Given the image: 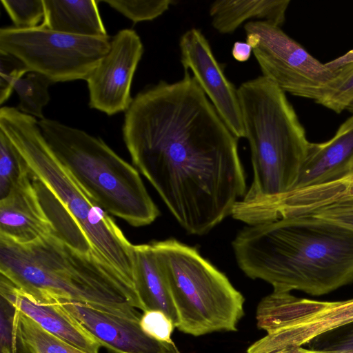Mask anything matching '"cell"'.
I'll list each match as a JSON object with an SVG mask.
<instances>
[{
	"label": "cell",
	"mask_w": 353,
	"mask_h": 353,
	"mask_svg": "<svg viewBox=\"0 0 353 353\" xmlns=\"http://www.w3.org/2000/svg\"><path fill=\"white\" fill-rule=\"evenodd\" d=\"M122 132L134 165L188 233H208L246 194L238 139L188 71L139 92Z\"/></svg>",
	"instance_id": "6da1fadb"
},
{
	"label": "cell",
	"mask_w": 353,
	"mask_h": 353,
	"mask_svg": "<svg viewBox=\"0 0 353 353\" xmlns=\"http://www.w3.org/2000/svg\"><path fill=\"white\" fill-rule=\"evenodd\" d=\"M232 247L241 270L273 292L321 296L353 283V231L319 219L248 225Z\"/></svg>",
	"instance_id": "7a4b0ae2"
},
{
	"label": "cell",
	"mask_w": 353,
	"mask_h": 353,
	"mask_svg": "<svg viewBox=\"0 0 353 353\" xmlns=\"http://www.w3.org/2000/svg\"><path fill=\"white\" fill-rule=\"evenodd\" d=\"M0 275L36 300L66 299L131 317L144 310L131 280L59 232L27 243L0 236Z\"/></svg>",
	"instance_id": "3957f363"
},
{
	"label": "cell",
	"mask_w": 353,
	"mask_h": 353,
	"mask_svg": "<svg viewBox=\"0 0 353 353\" xmlns=\"http://www.w3.org/2000/svg\"><path fill=\"white\" fill-rule=\"evenodd\" d=\"M0 130L10 139L30 174L65 209L97 256L134 283L133 244L57 159L36 118L3 106Z\"/></svg>",
	"instance_id": "277c9868"
},
{
	"label": "cell",
	"mask_w": 353,
	"mask_h": 353,
	"mask_svg": "<svg viewBox=\"0 0 353 353\" xmlns=\"http://www.w3.org/2000/svg\"><path fill=\"white\" fill-rule=\"evenodd\" d=\"M253 182L243 199L269 198L297 182L310 143L285 93L263 76L238 88Z\"/></svg>",
	"instance_id": "5b68a950"
},
{
	"label": "cell",
	"mask_w": 353,
	"mask_h": 353,
	"mask_svg": "<svg viewBox=\"0 0 353 353\" xmlns=\"http://www.w3.org/2000/svg\"><path fill=\"white\" fill-rule=\"evenodd\" d=\"M38 125L57 159L108 214L134 227L157 219L159 211L137 169L101 139L46 118Z\"/></svg>",
	"instance_id": "8992f818"
},
{
	"label": "cell",
	"mask_w": 353,
	"mask_h": 353,
	"mask_svg": "<svg viewBox=\"0 0 353 353\" xmlns=\"http://www.w3.org/2000/svg\"><path fill=\"white\" fill-rule=\"evenodd\" d=\"M177 311V329L199 336L236 331L244 298L196 249L174 239L151 242Z\"/></svg>",
	"instance_id": "52a82bcc"
},
{
	"label": "cell",
	"mask_w": 353,
	"mask_h": 353,
	"mask_svg": "<svg viewBox=\"0 0 353 353\" xmlns=\"http://www.w3.org/2000/svg\"><path fill=\"white\" fill-rule=\"evenodd\" d=\"M111 38L84 37L52 30L41 26L0 29V51L21 61L30 71L53 83L85 80L108 53Z\"/></svg>",
	"instance_id": "ba28073f"
},
{
	"label": "cell",
	"mask_w": 353,
	"mask_h": 353,
	"mask_svg": "<svg viewBox=\"0 0 353 353\" xmlns=\"http://www.w3.org/2000/svg\"><path fill=\"white\" fill-rule=\"evenodd\" d=\"M256 319L257 327L267 334L251 345L247 353L303 346L353 323V299L322 301L273 292L259 302Z\"/></svg>",
	"instance_id": "9c48e42d"
},
{
	"label": "cell",
	"mask_w": 353,
	"mask_h": 353,
	"mask_svg": "<svg viewBox=\"0 0 353 353\" xmlns=\"http://www.w3.org/2000/svg\"><path fill=\"white\" fill-rule=\"evenodd\" d=\"M246 42L262 72V76L285 93L319 102L328 92L336 77L329 69L280 27L264 21L244 26Z\"/></svg>",
	"instance_id": "30bf717a"
},
{
	"label": "cell",
	"mask_w": 353,
	"mask_h": 353,
	"mask_svg": "<svg viewBox=\"0 0 353 353\" xmlns=\"http://www.w3.org/2000/svg\"><path fill=\"white\" fill-rule=\"evenodd\" d=\"M241 214L250 225L287 217L310 216L353 231V195L345 179L301 188L281 195L242 202Z\"/></svg>",
	"instance_id": "8fae6325"
},
{
	"label": "cell",
	"mask_w": 353,
	"mask_h": 353,
	"mask_svg": "<svg viewBox=\"0 0 353 353\" xmlns=\"http://www.w3.org/2000/svg\"><path fill=\"white\" fill-rule=\"evenodd\" d=\"M143 53L142 41L132 29L111 38L109 51L86 79L91 108L109 116L129 108L132 81Z\"/></svg>",
	"instance_id": "7c38bea8"
},
{
	"label": "cell",
	"mask_w": 353,
	"mask_h": 353,
	"mask_svg": "<svg viewBox=\"0 0 353 353\" xmlns=\"http://www.w3.org/2000/svg\"><path fill=\"white\" fill-rule=\"evenodd\" d=\"M180 59L185 71L203 90L219 115L237 138H245L238 89L227 79L203 33L196 28L179 39Z\"/></svg>",
	"instance_id": "4fadbf2b"
},
{
	"label": "cell",
	"mask_w": 353,
	"mask_h": 353,
	"mask_svg": "<svg viewBox=\"0 0 353 353\" xmlns=\"http://www.w3.org/2000/svg\"><path fill=\"white\" fill-rule=\"evenodd\" d=\"M52 299L74 316L101 347L114 353H176L172 342H161L148 335L141 326V317L119 315L70 300Z\"/></svg>",
	"instance_id": "5bb4252c"
},
{
	"label": "cell",
	"mask_w": 353,
	"mask_h": 353,
	"mask_svg": "<svg viewBox=\"0 0 353 353\" xmlns=\"http://www.w3.org/2000/svg\"><path fill=\"white\" fill-rule=\"evenodd\" d=\"M56 232L59 231L27 166L8 194L0 199V236L27 243Z\"/></svg>",
	"instance_id": "9a60e30c"
},
{
	"label": "cell",
	"mask_w": 353,
	"mask_h": 353,
	"mask_svg": "<svg viewBox=\"0 0 353 353\" xmlns=\"http://www.w3.org/2000/svg\"><path fill=\"white\" fill-rule=\"evenodd\" d=\"M0 295L50 334L88 353L99 352L101 344L55 300H35L2 276Z\"/></svg>",
	"instance_id": "2e32d148"
},
{
	"label": "cell",
	"mask_w": 353,
	"mask_h": 353,
	"mask_svg": "<svg viewBox=\"0 0 353 353\" xmlns=\"http://www.w3.org/2000/svg\"><path fill=\"white\" fill-rule=\"evenodd\" d=\"M352 165L353 114L339 126L329 141L310 143L299 179L292 189L345 179Z\"/></svg>",
	"instance_id": "e0dca14e"
},
{
	"label": "cell",
	"mask_w": 353,
	"mask_h": 353,
	"mask_svg": "<svg viewBox=\"0 0 353 353\" xmlns=\"http://www.w3.org/2000/svg\"><path fill=\"white\" fill-rule=\"evenodd\" d=\"M133 279L143 311L160 310L168 316L177 327V311L152 243L133 245Z\"/></svg>",
	"instance_id": "ac0fdd59"
},
{
	"label": "cell",
	"mask_w": 353,
	"mask_h": 353,
	"mask_svg": "<svg viewBox=\"0 0 353 353\" xmlns=\"http://www.w3.org/2000/svg\"><path fill=\"white\" fill-rule=\"evenodd\" d=\"M98 3L95 0H43L44 17L40 26L78 36L107 37Z\"/></svg>",
	"instance_id": "d6986e66"
},
{
	"label": "cell",
	"mask_w": 353,
	"mask_h": 353,
	"mask_svg": "<svg viewBox=\"0 0 353 353\" xmlns=\"http://www.w3.org/2000/svg\"><path fill=\"white\" fill-rule=\"evenodd\" d=\"M289 0H217L210 6L213 28L221 34H230L251 19L281 27L285 20Z\"/></svg>",
	"instance_id": "ffe728a7"
},
{
	"label": "cell",
	"mask_w": 353,
	"mask_h": 353,
	"mask_svg": "<svg viewBox=\"0 0 353 353\" xmlns=\"http://www.w3.org/2000/svg\"><path fill=\"white\" fill-rule=\"evenodd\" d=\"M15 327L29 353H88L47 332L17 308Z\"/></svg>",
	"instance_id": "44dd1931"
},
{
	"label": "cell",
	"mask_w": 353,
	"mask_h": 353,
	"mask_svg": "<svg viewBox=\"0 0 353 353\" xmlns=\"http://www.w3.org/2000/svg\"><path fill=\"white\" fill-rule=\"evenodd\" d=\"M52 83L50 79L39 72L30 71L26 74L14 85L19 99L17 109L39 120L45 119L43 109L50 99L48 88Z\"/></svg>",
	"instance_id": "7402d4cb"
},
{
	"label": "cell",
	"mask_w": 353,
	"mask_h": 353,
	"mask_svg": "<svg viewBox=\"0 0 353 353\" xmlns=\"http://www.w3.org/2000/svg\"><path fill=\"white\" fill-rule=\"evenodd\" d=\"M328 92L319 104L336 112L347 110L353 114V62L336 71Z\"/></svg>",
	"instance_id": "603a6c76"
},
{
	"label": "cell",
	"mask_w": 353,
	"mask_h": 353,
	"mask_svg": "<svg viewBox=\"0 0 353 353\" xmlns=\"http://www.w3.org/2000/svg\"><path fill=\"white\" fill-rule=\"evenodd\" d=\"M27 165L10 139L0 130V199L5 197Z\"/></svg>",
	"instance_id": "cb8c5ba5"
},
{
	"label": "cell",
	"mask_w": 353,
	"mask_h": 353,
	"mask_svg": "<svg viewBox=\"0 0 353 353\" xmlns=\"http://www.w3.org/2000/svg\"><path fill=\"white\" fill-rule=\"evenodd\" d=\"M134 23L153 20L173 3L171 0H102Z\"/></svg>",
	"instance_id": "d4e9b609"
},
{
	"label": "cell",
	"mask_w": 353,
	"mask_h": 353,
	"mask_svg": "<svg viewBox=\"0 0 353 353\" xmlns=\"http://www.w3.org/2000/svg\"><path fill=\"white\" fill-rule=\"evenodd\" d=\"M1 3L17 28H32L43 19V0H1Z\"/></svg>",
	"instance_id": "484cf974"
},
{
	"label": "cell",
	"mask_w": 353,
	"mask_h": 353,
	"mask_svg": "<svg viewBox=\"0 0 353 353\" xmlns=\"http://www.w3.org/2000/svg\"><path fill=\"white\" fill-rule=\"evenodd\" d=\"M30 72L17 57L0 51V104L3 105L14 91L15 83Z\"/></svg>",
	"instance_id": "4316f807"
},
{
	"label": "cell",
	"mask_w": 353,
	"mask_h": 353,
	"mask_svg": "<svg viewBox=\"0 0 353 353\" xmlns=\"http://www.w3.org/2000/svg\"><path fill=\"white\" fill-rule=\"evenodd\" d=\"M16 307L0 295V353H16Z\"/></svg>",
	"instance_id": "83f0119b"
},
{
	"label": "cell",
	"mask_w": 353,
	"mask_h": 353,
	"mask_svg": "<svg viewBox=\"0 0 353 353\" xmlns=\"http://www.w3.org/2000/svg\"><path fill=\"white\" fill-rule=\"evenodd\" d=\"M140 324L143 331L154 339L172 343L171 334L175 327L172 319L160 310H145L141 314Z\"/></svg>",
	"instance_id": "f1b7e54d"
},
{
	"label": "cell",
	"mask_w": 353,
	"mask_h": 353,
	"mask_svg": "<svg viewBox=\"0 0 353 353\" xmlns=\"http://www.w3.org/2000/svg\"><path fill=\"white\" fill-rule=\"evenodd\" d=\"M323 350H353V327Z\"/></svg>",
	"instance_id": "f546056e"
},
{
	"label": "cell",
	"mask_w": 353,
	"mask_h": 353,
	"mask_svg": "<svg viewBox=\"0 0 353 353\" xmlns=\"http://www.w3.org/2000/svg\"><path fill=\"white\" fill-rule=\"evenodd\" d=\"M252 52V46L247 42L236 41L232 48L233 58L239 62L247 61Z\"/></svg>",
	"instance_id": "4dcf8cb0"
},
{
	"label": "cell",
	"mask_w": 353,
	"mask_h": 353,
	"mask_svg": "<svg viewBox=\"0 0 353 353\" xmlns=\"http://www.w3.org/2000/svg\"><path fill=\"white\" fill-rule=\"evenodd\" d=\"M270 353H353V350H310L302 346L282 348Z\"/></svg>",
	"instance_id": "1f68e13d"
},
{
	"label": "cell",
	"mask_w": 353,
	"mask_h": 353,
	"mask_svg": "<svg viewBox=\"0 0 353 353\" xmlns=\"http://www.w3.org/2000/svg\"><path fill=\"white\" fill-rule=\"evenodd\" d=\"M353 62V49L343 55L325 63V65L332 71H336L341 67Z\"/></svg>",
	"instance_id": "d6a6232c"
},
{
	"label": "cell",
	"mask_w": 353,
	"mask_h": 353,
	"mask_svg": "<svg viewBox=\"0 0 353 353\" xmlns=\"http://www.w3.org/2000/svg\"><path fill=\"white\" fill-rule=\"evenodd\" d=\"M345 179H346L348 181L353 183V165H352L348 174L347 175V176Z\"/></svg>",
	"instance_id": "836d02e7"
},
{
	"label": "cell",
	"mask_w": 353,
	"mask_h": 353,
	"mask_svg": "<svg viewBox=\"0 0 353 353\" xmlns=\"http://www.w3.org/2000/svg\"><path fill=\"white\" fill-rule=\"evenodd\" d=\"M348 191H349L350 194L353 195V183H351L350 181H348Z\"/></svg>",
	"instance_id": "e575fe53"
}]
</instances>
